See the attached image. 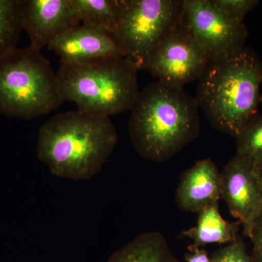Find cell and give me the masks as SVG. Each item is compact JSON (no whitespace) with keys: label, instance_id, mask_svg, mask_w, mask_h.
I'll use <instances>...</instances> for the list:
<instances>
[{"label":"cell","instance_id":"4fadbf2b","mask_svg":"<svg viewBox=\"0 0 262 262\" xmlns=\"http://www.w3.org/2000/svg\"><path fill=\"white\" fill-rule=\"evenodd\" d=\"M241 222L225 220L219 211V205H213L199 213L195 227L182 232L192 239L193 246L202 248L209 244H229L237 239Z\"/></svg>","mask_w":262,"mask_h":262},{"label":"cell","instance_id":"5b68a950","mask_svg":"<svg viewBox=\"0 0 262 262\" xmlns=\"http://www.w3.org/2000/svg\"><path fill=\"white\" fill-rule=\"evenodd\" d=\"M63 102L56 72L41 51L16 48L0 58V114L32 120Z\"/></svg>","mask_w":262,"mask_h":262},{"label":"cell","instance_id":"7a4b0ae2","mask_svg":"<svg viewBox=\"0 0 262 262\" xmlns=\"http://www.w3.org/2000/svg\"><path fill=\"white\" fill-rule=\"evenodd\" d=\"M117 139L110 117L77 110L57 114L39 128L37 158L57 177L89 180L101 171Z\"/></svg>","mask_w":262,"mask_h":262},{"label":"cell","instance_id":"52a82bcc","mask_svg":"<svg viewBox=\"0 0 262 262\" xmlns=\"http://www.w3.org/2000/svg\"><path fill=\"white\" fill-rule=\"evenodd\" d=\"M179 22L210 61L234 54L244 47L248 31L244 21L226 15L213 0H184Z\"/></svg>","mask_w":262,"mask_h":262},{"label":"cell","instance_id":"ba28073f","mask_svg":"<svg viewBox=\"0 0 262 262\" xmlns=\"http://www.w3.org/2000/svg\"><path fill=\"white\" fill-rule=\"evenodd\" d=\"M209 61L179 18L150 55L144 70L160 82L184 88V84L199 80Z\"/></svg>","mask_w":262,"mask_h":262},{"label":"cell","instance_id":"e0dca14e","mask_svg":"<svg viewBox=\"0 0 262 262\" xmlns=\"http://www.w3.org/2000/svg\"><path fill=\"white\" fill-rule=\"evenodd\" d=\"M237 155L255 168L262 167V115L237 138Z\"/></svg>","mask_w":262,"mask_h":262},{"label":"cell","instance_id":"44dd1931","mask_svg":"<svg viewBox=\"0 0 262 262\" xmlns=\"http://www.w3.org/2000/svg\"><path fill=\"white\" fill-rule=\"evenodd\" d=\"M185 255L186 262H211V256L204 248L190 245Z\"/></svg>","mask_w":262,"mask_h":262},{"label":"cell","instance_id":"9a60e30c","mask_svg":"<svg viewBox=\"0 0 262 262\" xmlns=\"http://www.w3.org/2000/svg\"><path fill=\"white\" fill-rule=\"evenodd\" d=\"M80 24L114 34L119 17L118 0H71Z\"/></svg>","mask_w":262,"mask_h":262},{"label":"cell","instance_id":"ac0fdd59","mask_svg":"<svg viewBox=\"0 0 262 262\" xmlns=\"http://www.w3.org/2000/svg\"><path fill=\"white\" fill-rule=\"evenodd\" d=\"M211 259V262H253L244 241L239 236L234 242L215 251Z\"/></svg>","mask_w":262,"mask_h":262},{"label":"cell","instance_id":"3957f363","mask_svg":"<svg viewBox=\"0 0 262 262\" xmlns=\"http://www.w3.org/2000/svg\"><path fill=\"white\" fill-rule=\"evenodd\" d=\"M262 61L249 48L212 60L198 80L196 101L212 126L237 138L258 116Z\"/></svg>","mask_w":262,"mask_h":262},{"label":"cell","instance_id":"7c38bea8","mask_svg":"<svg viewBox=\"0 0 262 262\" xmlns=\"http://www.w3.org/2000/svg\"><path fill=\"white\" fill-rule=\"evenodd\" d=\"M221 198V173L211 159L199 160L184 172L176 194L181 210L198 213L218 204Z\"/></svg>","mask_w":262,"mask_h":262},{"label":"cell","instance_id":"7402d4cb","mask_svg":"<svg viewBox=\"0 0 262 262\" xmlns=\"http://www.w3.org/2000/svg\"><path fill=\"white\" fill-rule=\"evenodd\" d=\"M256 173H257L258 182H259L260 187H261V190L262 192V167H261V168L256 169Z\"/></svg>","mask_w":262,"mask_h":262},{"label":"cell","instance_id":"d6986e66","mask_svg":"<svg viewBox=\"0 0 262 262\" xmlns=\"http://www.w3.org/2000/svg\"><path fill=\"white\" fill-rule=\"evenodd\" d=\"M213 3L226 15L244 21L245 16L258 4L256 0H213Z\"/></svg>","mask_w":262,"mask_h":262},{"label":"cell","instance_id":"2e32d148","mask_svg":"<svg viewBox=\"0 0 262 262\" xmlns=\"http://www.w3.org/2000/svg\"><path fill=\"white\" fill-rule=\"evenodd\" d=\"M21 24V0H0V58L18 48Z\"/></svg>","mask_w":262,"mask_h":262},{"label":"cell","instance_id":"8fae6325","mask_svg":"<svg viewBox=\"0 0 262 262\" xmlns=\"http://www.w3.org/2000/svg\"><path fill=\"white\" fill-rule=\"evenodd\" d=\"M48 48L60 57L61 63L72 64L125 57L113 34L82 24L69 29Z\"/></svg>","mask_w":262,"mask_h":262},{"label":"cell","instance_id":"277c9868","mask_svg":"<svg viewBox=\"0 0 262 262\" xmlns=\"http://www.w3.org/2000/svg\"><path fill=\"white\" fill-rule=\"evenodd\" d=\"M137 67L127 58L61 63L56 72L63 101L83 113L111 115L130 110L139 91Z\"/></svg>","mask_w":262,"mask_h":262},{"label":"cell","instance_id":"30bf717a","mask_svg":"<svg viewBox=\"0 0 262 262\" xmlns=\"http://www.w3.org/2000/svg\"><path fill=\"white\" fill-rule=\"evenodd\" d=\"M21 24L30 47L41 51L81 24L71 0H21Z\"/></svg>","mask_w":262,"mask_h":262},{"label":"cell","instance_id":"603a6c76","mask_svg":"<svg viewBox=\"0 0 262 262\" xmlns=\"http://www.w3.org/2000/svg\"><path fill=\"white\" fill-rule=\"evenodd\" d=\"M261 103H262V93H261Z\"/></svg>","mask_w":262,"mask_h":262},{"label":"cell","instance_id":"5bb4252c","mask_svg":"<svg viewBox=\"0 0 262 262\" xmlns=\"http://www.w3.org/2000/svg\"><path fill=\"white\" fill-rule=\"evenodd\" d=\"M106 262H181L163 234L148 232L139 234L117 250Z\"/></svg>","mask_w":262,"mask_h":262},{"label":"cell","instance_id":"6da1fadb","mask_svg":"<svg viewBox=\"0 0 262 262\" xmlns=\"http://www.w3.org/2000/svg\"><path fill=\"white\" fill-rule=\"evenodd\" d=\"M195 98L184 88L155 81L139 91L131 108L128 132L141 158L163 163L199 135Z\"/></svg>","mask_w":262,"mask_h":262},{"label":"cell","instance_id":"8992f818","mask_svg":"<svg viewBox=\"0 0 262 262\" xmlns=\"http://www.w3.org/2000/svg\"><path fill=\"white\" fill-rule=\"evenodd\" d=\"M119 17L113 35L125 57L138 70L164 36L178 22L182 1L118 0Z\"/></svg>","mask_w":262,"mask_h":262},{"label":"cell","instance_id":"9c48e42d","mask_svg":"<svg viewBox=\"0 0 262 262\" xmlns=\"http://www.w3.org/2000/svg\"><path fill=\"white\" fill-rule=\"evenodd\" d=\"M221 194L231 214L244 227L245 235L249 237L262 214V192L256 169L236 155L221 173Z\"/></svg>","mask_w":262,"mask_h":262},{"label":"cell","instance_id":"ffe728a7","mask_svg":"<svg viewBox=\"0 0 262 262\" xmlns=\"http://www.w3.org/2000/svg\"><path fill=\"white\" fill-rule=\"evenodd\" d=\"M248 237L253 244L251 259L253 262H262V214L255 222Z\"/></svg>","mask_w":262,"mask_h":262}]
</instances>
